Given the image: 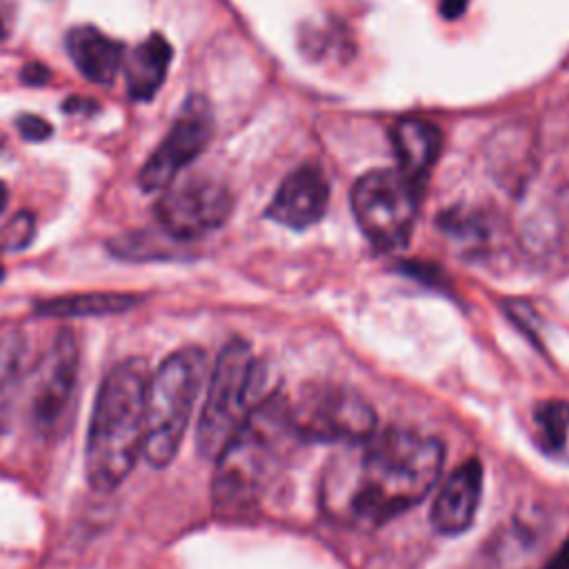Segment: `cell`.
<instances>
[{
	"label": "cell",
	"instance_id": "obj_1",
	"mask_svg": "<svg viewBox=\"0 0 569 569\" xmlns=\"http://www.w3.org/2000/svg\"><path fill=\"white\" fill-rule=\"evenodd\" d=\"M442 458L436 438L407 429L371 433L327 469V509L347 522L382 525L429 493Z\"/></svg>",
	"mask_w": 569,
	"mask_h": 569
},
{
	"label": "cell",
	"instance_id": "obj_2",
	"mask_svg": "<svg viewBox=\"0 0 569 569\" xmlns=\"http://www.w3.org/2000/svg\"><path fill=\"white\" fill-rule=\"evenodd\" d=\"M300 440L289 400L280 393L262 398L216 456L211 500L220 518L253 511L282 471L293 442Z\"/></svg>",
	"mask_w": 569,
	"mask_h": 569
},
{
	"label": "cell",
	"instance_id": "obj_3",
	"mask_svg": "<svg viewBox=\"0 0 569 569\" xmlns=\"http://www.w3.org/2000/svg\"><path fill=\"white\" fill-rule=\"evenodd\" d=\"M147 385L142 358L113 365L100 382L84 445V476L96 491L120 487L142 453Z\"/></svg>",
	"mask_w": 569,
	"mask_h": 569
},
{
	"label": "cell",
	"instance_id": "obj_4",
	"mask_svg": "<svg viewBox=\"0 0 569 569\" xmlns=\"http://www.w3.org/2000/svg\"><path fill=\"white\" fill-rule=\"evenodd\" d=\"M204 353L198 347L173 351L147 385L142 456L151 467H167L184 438L202 385Z\"/></svg>",
	"mask_w": 569,
	"mask_h": 569
},
{
	"label": "cell",
	"instance_id": "obj_5",
	"mask_svg": "<svg viewBox=\"0 0 569 569\" xmlns=\"http://www.w3.org/2000/svg\"><path fill=\"white\" fill-rule=\"evenodd\" d=\"M258 382L260 367L249 345L242 340L227 342L213 365L198 420L196 445L202 456L216 458L249 411L262 400L258 398Z\"/></svg>",
	"mask_w": 569,
	"mask_h": 569
},
{
	"label": "cell",
	"instance_id": "obj_6",
	"mask_svg": "<svg viewBox=\"0 0 569 569\" xmlns=\"http://www.w3.org/2000/svg\"><path fill=\"white\" fill-rule=\"evenodd\" d=\"M418 189L400 169H373L356 180L351 209L376 249L391 251L407 244L418 213Z\"/></svg>",
	"mask_w": 569,
	"mask_h": 569
},
{
	"label": "cell",
	"instance_id": "obj_7",
	"mask_svg": "<svg viewBox=\"0 0 569 569\" xmlns=\"http://www.w3.org/2000/svg\"><path fill=\"white\" fill-rule=\"evenodd\" d=\"M291 422L300 440L358 442L373 433L371 405L356 391L333 382H309L289 402Z\"/></svg>",
	"mask_w": 569,
	"mask_h": 569
},
{
	"label": "cell",
	"instance_id": "obj_8",
	"mask_svg": "<svg viewBox=\"0 0 569 569\" xmlns=\"http://www.w3.org/2000/svg\"><path fill=\"white\" fill-rule=\"evenodd\" d=\"M162 191L156 218L176 240H193L222 227L233 207L229 189L209 176H189Z\"/></svg>",
	"mask_w": 569,
	"mask_h": 569
},
{
	"label": "cell",
	"instance_id": "obj_9",
	"mask_svg": "<svg viewBox=\"0 0 569 569\" xmlns=\"http://www.w3.org/2000/svg\"><path fill=\"white\" fill-rule=\"evenodd\" d=\"M213 131V118L209 104L200 96H191L184 104L180 116L173 120L171 129L162 138V142L153 149L138 173V182L147 193L162 191L169 187L176 176L196 160Z\"/></svg>",
	"mask_w": 569,
	"mask_h": 569
},
{
	"label": "cell",
	"instance_id": "obj_10",
	"mask_svg": "<svg viewBox=\"0 0 569 569\" xmlns=\"http://www.w3.org/2000/svg\"><path fill=\"white\" fill-rule=\"evenodd\" d=\"M78 380V345L73 333L60 329L38 373L31 400V420L40 431H51L62 420Z\"/></svg>",
	"mask_w": 569,
	"mask_h": 569
},
{
	"label": "cell",
	"instance_id": "obj_11",
	"mask_svg": "<svg viewBox=\"0 0 569 569\" xmlns=\"http://www.w3.org/2000/svg\"><path fill=\"white\" fill-rule=\"evenodd\" d=\"M329 204V182L313 164L291 171L273 193L267 216L289 229H307L316 224Z\"/></svg>",
	"mask_w": 569,
	"mask_h": 569
},
{
	"label": "cell",
	"instance_id": "obj_12",
	"mask_svg": "<svg viewBox=\"0 0 569 569\" xmlns=\"http://www.w3.org/2000/svg\"><path fill=\"white\" fill-rule=\"evenodd\" d=\"M482 496V467L476 458L462 462L440 487L433 507L431 522L440 533H462L478 511Z\"/></svg>",
	"mask_w": 569,
	"mask_h": 569
},
{
	"label": "cell",
	"instance_id": "obj_13",
	"mask_svg": "<svg viewBox=\"0 0 569 569\" xmlns=\"http://www.w3.org/2000/svg\"><path fill=\"white\" fill-rule=\"evenodd\" d=\"M64 47L76 69L96 84H111L124 64V44L91 24L69 29Z\"/></svg>",
	"mask_w": 569,
	"mask_h": 569
},
{
	"label": "cell",
	"instance_id": "obj_14",
	"mask_svg": "<svg viewBox=\"0 0 569 569\" xmlns=\"http://www.w3.org/2000/svg\"><path fill=\"white\" fill-rule=\"evenodd\" d=\"M391 144L398 169L420 187L440 156L442 133L429 120L402 118L391 127Z\"/></svg>",
	"mask_w": 569,
	"mask_h": 569
},
{
	"label": "cell",
	"instance_id": "obj_15",
	"mask_svg": "<svg viewBox=\"0 0 569 569\" xmlns=\"http://www.w3.org/2000/svg\"><path fill=\"white\" fill-rule=\"evenodd\" d=\"M173 49L162 33H151L124 58L127 91L136 100H151L162 87Z\"/></svg>",
	"mask_w": 569,
	"mask_h": 569
},
{
	"label": "cell",
	"instance_id": "obj_16",
	"mask_svg": "<svg viewBox=\"0 0 569 569\" xmlns=\"http://www.w3.org/2000/svg\"><path fill=\"white\" fill-rule=\"evenodd\" d=\"M144 298L138 293H118V291H96V293H80V296H62L38 302L33 309L38 316H53V318H93V316H113L124 313L138 307Z\"/></svg>",
	"mask_w": 569,
	"mask_h": 569
},
{
	"label": "cell",
	"instance_id": "obj_17",
	"mask_svg": "<svg viewBox=\"0 0 569 569\" xmlns=\"http://www.w3.org/2000/svg\"><path fill=\"white\" fill-rule=\"evenodd\" d=\"M547 449H560L569 429V405L565 400H545L533 416Z\"/></svg>",
	"mask_w": 569,
	"mask_h": 569
},
{
	"label": "cell",
	"instance_id": "obj_18",
	"mask_svg": "<svg viewBox=\"0 0 569 569\" xmlns=\"http://www.w3.org/2000/svg\"><path fill=\"white\" fill-rule=\"evenodd\" d=\"M33 229H36V218L29 211H20L18 216H13L0 231V249L7 251H18L24 249L31 238H33Z\"/></svg>",
	"mask_w": 569,
	"mask_h": 569
},
{
	"label": "cell",
	"instance_id": "obj_19",
	"mask_svg": "<svg viewBox=\"0 0 569 569\" xmlns=\"http://www.w3.org/2000/svg\"><path fill=\"white\" fill-rule=\"evenodd\" d=\"M16 127H18V131H20V136H22L24 140H31V142L47 140V138L51 136V131H53L51 124H49L44 118L33 116V113H22V116H18Z\"/></svg>",
	"mask_w": 569,
	"mask_h": 569
},
{
	"label": "cell",
	"instance_id": "obj_20",
	"mask_svg": "<svg viewBox=\"0 0 569 569\" xmlns=\"http://www.w3.org/2000/svg\"><path fill=\"white\" fill-rule=\"evenodd\" d=\"M49 76H51L49 69L44 64H40V62H29V64L22 67V82H27V84L40 87V84H44L49 80Z\"/></svg>",
	"mask_w": 569,
	"mask_h": 569
},
{
	"label": "cell",
	"instance_id": "obj_21",
	"mask_svg": "<svg viewBox=\"0 0 569 569\" xmlns=\"http://www.w3.org/2000/svg\"><path fill=\"white\" fill-rule=\"evenodd\" d=\"M16 22V0H0V40L7 38Z\"/></svg>",
	"mask_w": 569,
	"mask_h": 569
},
{
	"label": "cell",
	"instance_id": "obj_22",
	"mask_svg": "<svg viewBox=\"0 0 569 569\" xmlns=\"http://www.w3.org/2000/svg\"><path fill=\"white\" fill-rule=\"evenodd\" d=\"M98 109V102L89 100V98H69L64 102V111H96Z\"/></svg>",
	"mask_w": 569,
	"mask_h": 569
},
{
	"label": "cell",
	"instance_id": "obj_23",
	"mask_svg": "<svg viewBox=\"0 0 569 569\" xmlns=\"http://www.w3.org/2000/svg\"><path fill=\"white\" fill-rule=\"evenodd\" d=\"M547 569H569V540L560 547V551L549 560Z\"/></svg>",
	"mask_w": 569,
	"mask_h": 569
},
{
	"label": "cell",
	"instance_id": "obj_24",
	"mask_svg": "<svg viewBox=\"0 0 569 569\" xmlns=\"http://www.w3.org/2000/svg\"><path fill=\"white\" fill-rule=\"evenodd\" d=\"M7 202H9V189H7V184L0 180V213L4 211Z\"/></svg>",
	"mask_w": 569,
	"mask_h": 569
},
{
	"label": "cell",
	"instance_id": "obj_25",
	"mask_svg": "<svg viewBox=\"0 0 569 569\" xmlns=\"http://www.w3.org/2000/svg\"><path fill=\"white\" fill-rule=\"evenodd\" d=\"M4 280V267H2V262H0V282Z\"/></svg>",
	"mask_w": 569,
	"mask_h": 569
}]
</instances>
